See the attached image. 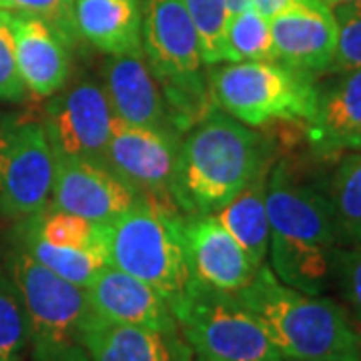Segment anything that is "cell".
Segmentation results:
<instances>
[{
    "label": "cell",
    "instance_id": "obj_1",
    "mask_svg": "<svg viewBox=\"0 0 361 361\" xmlns=\"http://www.w3.org/2000/svg\"><path fill=\"white\" fill-rule=\"evenodd\" d=\"M271 271L281 283L310 295H323L334 281L341 247L329 197L277 163L267 180Z\"/></svg>",
    "mask_w": 361,
    "mask_h": 361
},
{
    "label": "cell",
    "instance_id": "obj_2",
    "mask_svg": "<svg viewBox=\"0 0 361 361\" xmlns=\"http://www.w3.org/2000/svg\"><path fill=\"white\" fill-rule=\"evenodd\" d=\"M271 142L213 106L180 141L171 193L185 215H213L271 167Z\"/></svg>",
    "mask_w": 361,
    "mask_h": 361
},
{
    "label": "cell",
    "instance_id": "obj_3",
    "mask_svg": "<svg viewBox=\"0 0 361 361\" xmlns=\"http://www.w3.org/2000/svg\"><path fill=\"white\" fill-rule=\"evenodd\" d=\"M233 295L261 323L283 360H315L360 348L361 336L339 303L281 283L265 263Z\"/></svg>",
    "mask_w": 361,
    "mask_h": 361
},
{
    "label": "cell",
    "instance_id": "obj_4",
    "mask_svg": "<svg viewBox=\"0 0 361 361\" xmlns=\"http://www.w3.org/2000/svg\"><path fill=\"white\" fill-rule=\"evenodd\" d=\"M183 217L185 213L173 197L137 199L106 225L111 265L151 285L171 310L193 283L180 239Z\"/></svg>",
    "mask_w": 361,
    "mask_h": 361
},
{
    "label": "cell",
    "instance_id": "obj_5",
    "mask_svg": "<svg viewBox=\"0 0 361 361\" xmlns=\"http://www.w3.org/2000/svg\"><path fill=\"white\" fill-rule=\"evenodd\" d=\"M142 52L165 97L173 129L189 130L213 103L199 30L183 0H145Z\"/></svg>",
    "mask_w": 361,
    "mask_h": 361
},
{
    "label": "cell",
    "instance_id": "obj_6",
    "mask_svg": "<svg viewBox=\"0 0 361 361\" xmlns=\"http://www.w3.org/2000/svg\"><path fill=\"white\" fill-rule=\"evenodd\" d=\"M207 89L213 106L247 127L279 121L307 123L317 104V77L277 61L211 65Z\"/></svg>",
    "mask_w": 361,
    "mask_h": 361
},
{
    "label": "cell",
    "instance_id": "obj_7",
    "mask_svg": "<svg viewBox=\"0 0 361 361\" xmlns=\"http://www.w3.org/2000/svg\"><path fill=\"white\" fill-rule=\"evenodd\" d=\"M8 275L25 301L32 361H90L85 345V322L92 311L87 291L42 267L20 247L8 257Z\"/></svg>",
    "mask_w": 361,
    "mask_h": 361
},
{
    "label": "cell",
    "instance_id": "obj_8",
    "mask_svg": "<svg viewBox=\"0 0 361 361\" xmlns=\"http://www.w3.org/2000/svg\"><path fill=\"white\" fill-rule=\"evenodd\" d=\"M180 336L211 361H283L261 323L231 293L191 283L173 307Z\"/></svg>",
    "mask_w": 361,
    "mask_h": 361
},
{
    "label": "cell",
    "instance_id": "obj_9",
    "mask_svg": "<svg viewBox=\"0 0 361 361\" xmlns=\"http://www.w3.org/2000/svg\"><path fill=\"white\" fill-rule=\"evenodd\" d=\"M56 159L42 123H0V211L28 219L51 207Z\"/></svg>",
    "mask_w": 361,
    "mask_h": 361
},
{
    "label": "cell",
    "instance_id": "obj_10",
    "mask_svg": "<svg viewBox=\"0 0 361 361\" xmlns=\"http://www.w3.org/2000/svg\"><path fill=\"white\" fill-rule=\"evenodd\" d=\"M113 116L103 85L85 77L52 94L42 125L56 159L104 165Z\"/></svg>",
    "mask_w": 361,
    "mask_h": 361
},
{
    "label": "cell",
    "instance_id": "obj_11",
    "mask_svg": "<svg viewBox=\"0 0 361 361\" xmlns=\"http://www.w3.org/2000/svg\"><path fill=\"white\" fill-rule=\"evenodd\" d=\"M180 141L175 130L133 125L113 116L104 149V167L123 180L137 199L167 197L175 177Z\"/></svg>",
    "mask_w": 361,
    "mask_h": 361
},
{
    "label": "cell",
    "instance_id": "obj_12",
    "mask_svg": "<svg viewBox=\"0 0 361 361\" xmlns=\"http://www.w3.org/2000/svg\"><path fill=\"white\" fill-rule=\"evenodd\" d=\"M275 61L319 77L329 73L337 51V23L331 4L323 0H297L271 18Z\"/></svg>",
    "mask_w": 361,
    "mask_h": 361
},
{
    "label": "cell",
    "instance_id": "obj_13",
    "mask_svg": "<svg viewBox=\"0 0 361 361\" xmlns=\"http://www.w3.org/2000/svg\"><path fill=\"white\" fill-rule=\"evenodd\" d=\"M180 239L195 283L221 293H237L251 283L259 267L215 215H185Z\"/></svg>",
    "mask_w": 361,
    "mask_h": 361
},
{
    "label": "cell",
    "instance_id": "obj_14",
    "mask_svg": "<svg viewBox=\"0 0 361 361\" xmlns=\"http://www.w3.org/2000/svg\"><path fill=\"white\" fill-rule=\"evenodd\" d=\"M51 203L52 209L106 225L135 205L137 195L104 165L56 159Z\"/></svg>",
    "mask_w": 361,
    "mask_h": 361
},
{
    "label": "cell",
    "instance_id": "obj_15",
    "mask_svg": "<svg viewBox=\"0 0 361 361\" xmlns=\"http://www.w3.org/2000/svg\"><path fill=\"white\" fill-rule=\"evenodd\" d=\"M317 85V104L307 125V141L319 157L361 151V68L334 73Z\"/></svg>",
    "mask_w": 361,
    "mask_h": 361
},
{
    "label": "cell",
    "instance_id": "obj_16",
    "mask_svg": "<svg viewBox=\"0 0 361 361\" xmlns=\"http://www.w3.org/2000/svg\"><path fill=\"white\" fill-rule=\"evenodd\" d=\"M103 90L116 118L142 127L175 130L165 97L142 49L106 59Z\"/></svg>",
    "mask_w": 361,
    "mask_h": 361
},
{
    "label": "cell",
    "instance_id": "obj_17",
    "mask_svg": "<svg viewBox=\"0 0 361 361\" xmlns=\"http://www.w3.org/2000/svg\"><path fill=\"white\" fill-rule=\"evenodd\" d=\"M13 37L26 90L47 99L65 89L73 71L65 35L39 16L13 13Z\"/></svg>",
    "mask_w": 361,
    "mask_h": 361
},
{
    "label": "cell",
    "instance_id": "obj_18",
    "mask_svg": "<svg viewBox=\"0 0 361 361\" xmlns=\"http://www.w3.org/2000/svg\"><path fill=\"white\" fill-rule=\"evenodd\" d=\"M85 291L90 310L109 322L155 331H179L167 301L151 285L115 265H106Z\"/></svg>",
    "mask_w": 361,
    "mask_h": 361
},
{
    "label": "cell",
    "instance_id": "obj_19",
    "mask_svg": "<svg viewBox=\"0 0 361 361\" xmlns=\"http://www.w3.org/2000/svg\"><path fill=\"white\" fill-rule=\"evenodd\" d=\"M85 345L90 361H193L180 331H155L109 322L90 311L85 322Z\"/></svg>",
    "mask_w": 361,
    "mask_h": 361
},
{
    "label": "cell",
    "instance_id": "obj_20",
    "mask_svg": "<svg viewBox=\"0 0 361 361\" xmlns=\"http://www.w3.org/2000/svg\"><path fill=\"white\" fill-rule=\"evenodd\" d=\"M77 35L104 54L142 49V8L139 0H75Z\"/></svg>",
    "mask_w": 361,
    "mask_h": 361
},
{
    "label": "cell",
    "instance_id": "obj_21",
    "mask_svg": "<svg viewBox=\"0 0 361 361\" xmlns=\"http://www.w3.org/2000/svg\"><path fill=\"white\" fill-rule=\"evenodd\" d=\"M269 169L247 183L225 207L213 213L221 225L251 259L255 267L265 263L269 251V217H267V180Z\"/></svg>",
    "mask_w": 361,
    "mask_h": 361
},
{
    "label": "cell",
    "instance_id": "obj_22",
    "mask_svg": "<svg viewBox=\"0 0 361 361\" xmlns=\"http://www.w3.org/2000/svg\"><path fill=\"white\" fill-rule=\"evenodd\" d=\"M18 247L25 249L35 261H39L42 267H47L54 275H59L61 279L78 285L82 289H87L90 281L106 265H111L106 245L85 247V249L51 245V243L39 239L26 225H23Z\"/></svg>",
    "mask_w": 361,
    "mask_h": 361
},
{
    "label": "cell",
    "instance_id": "obj_23",
    "mask_svg": "<svg viewBox=\"0 0 361 361\" xmlns=\"http://www.w3.org/2000/svg\"><path fill=\"white\" fill-rule=\"evenodd\" d=\"M327 197L341 245L361 243V153H351L339 161Z\"/></svg>",
    "mask_w": 361,
    "mask_h": 361
},
{
    "label": "cell",
    "instance_id": "obj_24",
    "mask_svg": "<svg viewBox=\"0 0 361 361\" xmlns=\"http://www.w3.org/2000/svg\"><path fill=\"white\" fill-rule=\"evenodd\" d=\"M25 225L39 239L56 247H85L106 245V225L85 219L75 213H66L59 209H44L42 213L28 217Z\"/></svg>",
    "mask_w": 361,
    "mask_h": 361
},
{
    "label": "cell",
    "instance_id": "obj_25",
    "mask_svg": "<svg viewBox=\"0 0 361 361\" xmlns=\"http://www.w3.org/2000/svg\"><path fill=\"white\" fill-rule=\"evenodd\" d=\"M227 49L229 63L239 61H275L271 20L257 13L253 6L229 16L227 23Z\"/></svg>",
    "mask_w": 361,
    "mask_h": 361
},
{
    "label": "cell",
    "instance_id": "obj_26",
    "mask_svg": "<svg viewBox=\"0 0 361 361\" xmlns=\"http://www.w3.org/2000/svg\"><path fill=\"white\" fill-rule=\"evenodd\" d=\"M28 349V317L23 295L8 273H0V361H23Z\"/></svg>",
    "mask_w": 361,
    "mask_h": 361
},
{
    "label": "cell",
    "instance_id": "obj_27",
    "mask_svg": "<svg viewBox=\"0 0 361 361\" xmlns=\"http://www.w3.org/2000/svg\"><path fill=\"white\" fill-rule=\"evenodd\" d=\"M187 11L193 18L201 39L203 63L207 66L229 63V49H227V2L225 0H183Z\"/></svg>",
    "mask_w": 361,
    "mask_h": 361
},
{
    "label": "cell",
    "instance_id": "obj_28",
    "mask_svg": "<svg viewBox=\"0 0 361 361\" xmlns=\"http://www.w3.org/2000/svg\"><path fill=\"white\" fill-rule=\"evenodd\" d=\"M337 23V51L329 73L361 68V0L334 4Z\"/></svg>",
    "mask_w": 361,
    "mask_h": 361
},
{
    "label": "cell",
    "instance_id": "obj_29",
    "mask_svg": "<svg viewBox=\"0 0 361 361\" xmlns=\"http://www.w3.org/2000/svg\"><path fill=\"white\" fill-rule=\"evenodd\" d=\"M25 97L26 87L14 52L13 13L0 11V101L18 103Z\"/></svg>",
    "mask_w": 361,
    "mask_h": 361
},
{
    "label": "cell",
    "instance_id": "obj_30",
    "mask_svg": "<svg viewBox=\"0 0 361 361\" xmlns=\"http://www.w3.org/2000/svg\"><path fill=\"white\" fill-rule=\"evenodd\" d=\"M0 11L39 16L59 28L68 40L77 35L75 0H0Z\"/></svg>",
    "mask_w": 361,
    "mask_h": 361
},
{
    "label": "cell",
    "instance_id": "obj_31",
    "mask_svg": "<svg viewBox=\"0 0 361 361\" xmlns=\"http://www.w3.org/2000/svg\"><path fill=\"white\" fill-rule=\"evenodd\" d=\"M334 281L353 317L361 323V243L339 247L334 263Z\"/></svg>",
    "mask_w": 361,
    "mask_h": 361
},
{
    "label": "cell",
    "instance_id": "obj_32",
    "mask_svg": "<svg viewBox=\"0 0 361 361\" xmlns=\"http://www.w3.org/2000/svg\"><path fill=\"white\" fill-rule=\"evenodd\" d=\"M297 0H251V6L261 13L265 18H275L277 14L287 11L289 6H293Z\"/></svg>",
    "mask_w": 361,
    "mask_h": 361
},
{
    "label": "cell",
    "instance_id": "obj_33",
    "mask_svg": "<svg viewBox=\"0 0 361 361\" xmlns=\"http://www.w3.org/2000/svg\"><path fill=\"white\" fill-rule=\"evenodd\" d=\"M283 361H297V360H283ZM305 361H361L360 348L349 349V351H339V353H331V355H323V357H315V360Z\"/></svg>",
    "mask_w": 361,
    "mask_h": 361
},
{
    "label": "cell",
    "instance_id": "obj_34",
    "mask_svg": "<svg viewBox=\"0 0 361 361\" xmlns=\"http://www.w3.org/2000/svg\"><path fill=\"white\" fill-rule=\"evenodd\" d=\"M225 2H227V13H229V16L251 8V0H225Z\"/></svg>",
    "mask_w": 361,
    "mask_h": 361
},
{
    "label": "cell",
    "instance_id": "obj_35",
    "mask_svg": "<svg viewBox=\"0 0 361 361\" xmlns=\"http://www.w3.org/2000/svg\"><path fill=\"white\" fill-rule=\"evenodd\" d=\"M323 2H327V4H331V6H334V4H339V2H349V0H323Z\"/></svg>",
    "mask_w": 361,
    "mask_h": 361
},
{
    "label": "cell",
    "instance_id": "obj_36",
    "mask_svg": "<svg viewBox=\"0 0 361 361\" xmlns=\"http://www.w3.org/2000/svg\"><path fill=\"white\" fill-rule=\"evenodd\" d=\"M193 361H211V360H205V357H199V355H195Z\"/></svg>",
    "mask_w": 361,
    "mask_h": 361
},
{
    "label": "cell",
    "instance_id": "obj_37",
    "mask_svg": "<svg viewBox=\"0 0 361 361\" xmlns=\"http://www.w3.org/2000/svg\"><path fill=\"white\" fill-rule=\"evenodd\" d=\"M360 357H361V341H360Z\"/></svg>",
    "mask_w": 361,
    "mask_h": 361
}]
</instances>
